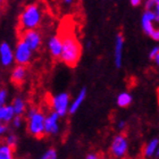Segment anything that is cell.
<instances>
[{
	"instance_id": "cell-28",
	"label": "cell",
	"mask_w": 159,
	"mask_h": 159,
	"mask_svg": "<svg viewBox=\"0 0 159 159\" xmlns=\"http://www.w3.org/2000/svg\"><path fill=\"white\" fill-rule=\"evenodd\" d=\"M8 129H7V124H3V123H0V135H3L6 134Z\"/></svg>"
},
{
	"instance_id": "cell-36",
	"label": "cell",
	"mask_w": 159,
	"mask_h": 159,
	"mask_svg": "<svg viewBox=\"0 0 159 159\" xmlns=\"http://www.w3.org/2000/svg\"><path fill=\"white\" fill-rule=\"evenodd\" d=\"M23 159H27V158H23Z\"/></svg>"
},
{
	"instance_id": "cell-13",
	"label": "cell",
	"mask_w": 159,
	"mask_h": 159,
	"mask_svg": "<svg viewBox=\"0 0 159 159\" xmlns=\"http://www.w3.org/2000/svg\"><path fill=\"white\" fill-rule=\"evenodd\" d=\"M27 75V70L26 66H20V65H16L14 67L11 73H10V80L11 82L15 84H20L23 83L26 79Z\"/></svg>"
},
{
	"instance_id": "cell-34",
	"label": "cell",
	"mask_w": 159,
	"mask_h": 159,
	"mask_svg": "<svg viewBox=\"0 0 159 159\" xmlns=\"http://www.w3.org/2000/svg\"><path fill=\"white\" fill-rule=\"evenodd\" d=\"M65 3H67V5H70V3H72V1H70V0H66V1H65Z\"/></svg>"
},
{
	"instance_id": "cell-12",
	"label": "cell",
	"mask_w": 159,
	"mask_h": 159,
	"mask_svg": "<svg viewBox=\"0 0 159 159\" xmlns=\"http://www.w3.org/2000/svg\"><path fill=\"white\" fill-rule=\"evenodd\" d=\"M15 61L14 50L8 42L0 43V64L5 67L10 66Z\"/></svg>"
},
{
	"instance_id": "cell-21",
	"label": "cell",
	"mask_w": 159,
	"mask_h": 159,
	"mask_svg": "<svg viewBox=\"0 0 159 159\" xmlns=\"http://www.w3.org/2000/svg\"><path fill=\"white\" fill-rule=\"evenodd\" d=\"M17 142H18V138L15 133H9L8 135L6 136V139H5V143L8 144L10 148H15L17 146Z\"/></svg>"
},
{
	"instance_id": "cell-31",
	"label": "cell",
	"mask_w": 159,
	"mask_h": 159,
	"mask_svg": "<svg viewBox=\"0 0 159 159\" xmlns=\"http://www.w3.org/2000/svg\"><path fill=\"white\" fill-rule=\"evenodd\" d=\"M129 3H131V6L132 7H139L142 2H141V0H131Z\"/></svg>"
},
{
	"instance_id": "cell-14",
	"label": "cell",
	"mask_w": 159,
	"mask_h": 159,
	"mask_svg": "<svg viewBox=\"0 0 159 159\" xmlns=\"http://www.w3.org/2000/svg\"><path fill=\"white\" fill-rule=\"evenodd\" d=\"M158 149H159V139L158 138H153V139L149 140L146 143V146L143 147V151H142L143 156L147 159L152 158V157H155Z\"/></svg>"
},
{
	"instance_id": "cell-9",
	"label": "cell",
	"mask_w": 159,
	"mask_h": 159,
	"mask_svg": "<svg viewBox=\"0 0 159 159\" xmlns=\"http://www.w3.org/2000/svg\"><path fill=\"white\" fill-rule=\"evenodd\" d=\"M47 48H48L50 56L53 59H60L61 52H63V39L59 34L49 38L47 42Z\"/></svg>"
},
{
	"instance_id": "cell-18",
	"label": "cell",
	"mask_w": 159,
	"mask_h": 159,
	"mask_svg": "<svg viewBox=\"0 0 159 159\" xmlns=\"http://www.w3.org/2000/svg\"><path fill=\"white\" fill-rule=\"evenodd\" d=\"M133 101L132 94L127 91H123V92L118 93V96L116 98V103L119 108H126V107L131 106V103Z\"/></svg>"
},
{
	"instance_id": "cell-27",
	"label": "cell",
	"mask_w": 159,
	"mask_h": 159,
	"mask_svg": "<svg viewBox=\"0 0 159 159\" xmlns=\"http://www.w3.org/2000/svg\"><path fill=\"white\" fill-rule=\"evenodd\" d=\"M100 158H101V157H100L97 152H89L84 159H100Z\"/></svg>"
},
{
	"instance_id": "cell-5",
	"label": "cell",
	"mask_w": 159,
	"mask_h": 159,
	"mask_svg": "<svg viewBox=\"0 0 159 159\" xmlns=\"http://www.w3.org/2000/svg\"><path fill=\"white\" fill-rule=\"evenodd\" d=\"M70 96L67 92H59L51 97L50 106L52 108V111L58 114L60 117L66 116L70 113Z\"/></svg>"
},
{
	"instance_id": "cell-22",
	"label": "cell",
	"mask_w": 159,
	"mask_h": 159,
	"mask_svg": "<svg viewBox=\"0 0 159 159\" xmlns=\"http://www.w3.org/2000/svg\"><path fill=\"white\" fill-rule=\"evenodd\" d=\"M8 99V91L6 89H0V107L6 106Z\"/></svg>"
},
{
	"instance_id": "cell-26",
	"label": "cell",
	"mask_w": 159,
	"mask_h": 159,
	"mask_svg": "<svg viewBox=\"0 0 159 159\" xmlns=\"http://www.w3.org/2000/svg\"><path fill=\"white\" fill-rule=\"evenodd\" d=\"M153 13H155V16H156V23L159 24V0H156V6H155Z\"/></svg>"
},
{
	"instance_id": "cell-16",
	"label": "cell",
	"mask_w": 159,
	"mask_h": 159,
	"mask_svg": "<svg viewBox=\"0 0 159 159\" xmlns=\"http://www.w3.org/2000/svg\"><path fill=\"white\" fill-rule=\"evenodd\" d=\"M15 116L16 115L14 113L11 105H6V106L0 107V123H3V124L11 123Z\"/></svg>"
},
{
	"instance_id": "cell-4",
	"label": "cell",
	"mask_w": 159,
	"mask_h": 159,
	"mask_svg": "<svg viewBox=\"0 0 159 159\" xmlns=\"http://www.w3.org/2000/svg\"><path fill=\"white\" fill-rule=\"evenodd\" d=\"M129 147V140H127L126 135L123 133H118V134L113 136V140H111L109 146V152L114 158L123 159L127 155Z\"/></svg>"
},
{
	"instance_id": "cell-33",
	"label": "cell",
	"mask_w": 159,
	"mask_h": 159,
	"mask_svg": "<svg viewBox=\"0 0 159 159\" xmlns=\"http://www.w3.org/2000/svg\"><path fill=\"white\" fill-rule=\"evenodd\" d=\"M155 158H159V149L157 150V152H156V155H155Z\"/></svg>"
},
{
	"instance_id": "cell-25",
	"label": "cell",
	"mask_w": 159,
	"mask_h": 159,
	"mask_svg": "<svg viewBox=\"0 0 159 159\" xmlns=\"http://www.w3.org/2000/svg\"><path fill=\"white\" fill-rule=\"evenodd\" d=\"M158 52H159V47L158 46H155L152 49L149 51V55H148V56H149V59L153 61V59L156 58V56L158 55Z\"/></svg>"
},
{
	"instance_id": "cell-6",
	"label": "cell",
	"mask_w": 159,
	"mask_h": 159,
	"mask_svg": "<svg viewBox=\"0 0 159 159\" xmlns=\"http://www.w3.org/2000/svg\"><path fill=\"white\" fill-rule=\"evenodd\" d=\"M14 57H15V63L20 66H26L27 64L32 60L33 57V50L20 39L16 43V47L14 49Z\"/></svg>"
},
{
	"instance_id": "cell-15",
	"label": "cell",
	"mask_w": 159,
	"mask_h": 159,
	"mask_svg": "<svg viewBox=\"0 0 159 159\" xmlns=\"http://www.w3.org/2000/svg\"><path fill=\"white\" fill-rule=\"evenodd\" d=\"M86 93H88V91H86V88H82V89L80 90V92L77 93V96L75 97V99H74L73 101H72V103H70V113H68V114H70V115H74L75 113H77V110L81 108L82 103L84 102V100H85Z\"/></svg>"
},
{
	"instance_id": "cell-35",
	"label": "cell",
	"mask_w": 159,
	"mask_h": 159,
	"mask_svg": "<svg viewBox=\"0 0 159 159\" xmlns=\"http://www.w3.org/2000/svg\"><path fill=\"white\" fill-rule=\"evenodd\" d=\"M100 159H109V158H107V157H101Z\"/></svg>"
},
{
	"instance_id": "cell-19",
	"label": "cell",
	"mask_w": 159,
	"mask_h": 159,
	"mask_svg": "<svg viewBox=\"0 0 159 159\" xmlns=\"http://www.w3.org/2000/svg\"><path fill=\"white\" fill-rule=\"evenodd\" d=\"M0 159H15L14 149L5 142L0 143Z\"/></svg>"
},
{
	"instance_id": "cell-23",
	"label": "cell",
	"mask_w": 159,
	"mask_h": 159,
	"mask_svg": "<svg viewBox=\"0 0 159 159\" xmlns=\"http://www.w3.org/2000/svg\"><path fill=\"white\" fill-rule=\"evenodd\" d=\"M156 6V0H147L144 2V10L146 11H153Z\"/></svg>"
},
{
	"instance_id": "cell-29",
	"label": "cell",
	"mask_w": 159,
	"mask_h": 159,
	"mask_svg": "<svg viewBox=\"0 0 159 159\" xmlns=\"http://www.w3.org/2000/svg\"><path fill=\"white\" fill-rule=\"evenodd\" d=\"M125 127H126L125 120H119V122L117 123V129H118V131H124Z\"/></svg>"
},
{
	"instance_id": "cell-20",
	"label": "cell",
	"mask_w": 159,
	"mask_h": 159,
	"mask_svg": "<svg viewBox=\"0 0 159 159\" xmlns=\"http://www.w3.org/2000/svg\"><path fill=\"white\" fill-rule=\"evenodd\" d=\"M39 159H58V153L55 148H48Z\"/></svg>"
},
{
	"instance_id": "cell-11",
	"label": "cell",
	"mask_w": 159,
	"mask_h": 159,
	"mask_svg": "<svg viewBox=\"0 0 159 159\" xmlns=\"http://www.w3.org/2000/svg\"><path fill=\"white\" fill-rule=\"evenodd\" d=\"M124 44H125V38L122 32H118L115 38V46H114V63L117 68L122 67Z\"/></svg>"
},
{
	"instance_id": "cell-32",
	"label": "cell",
	"mask_w": 159,
	"mask_h": 159,
	"mask_svg": "<svg viewBox=\"0 0 159 159\" xmlns=\"http://www.w3.org/2000/svg\"><path fill=\"white\" fill-rule=\"evenodd\" d=\"M153 63H155V65H156V66H159V52H158V55L156 56V58L153 59Z\"/></svg>"
},
{
	"instance_id": "cell-8",
	"label": "cell",
	"mask_w": 159,
	"mask_h": 159,
	"mask_svg": "<svg viewBox=\"0 0 159 159\" xmlns=\"http://www.w3.org/2000/svg\"><path fill=\"white\" fill-rule=\"evenodd\" d=\"M61 117L56 114L55 111H50L46 116V122H44V134L46 135H56L59 133L60 125L59 120Z\"/></svg>"
},
{
	"instance_id": "cell-7",
	"label": "cell",
	"mask_w": 159,
	"mask_h": 159,
	"mask_svg": "<svg viewBox=\"0 0 159 159\" xmlns=\"http://www.w3.org/2000/svg\"><path fill=\"white\" fill-rule=\"evenodd\" d=\"M22 40L30 47L31 49L35 51L39 50L40 47L42 46V35L38 30H29L23 31Z\"/></svg>"
},
{
	"instance_id": "cell-24",
	"label": "cell",
	"mask_w": 159,
	"mask_h": 159,
	"mask_svg": "<svg viewBox=\"0 0 159 159\" xmlns=\"http://www.w3.org/2000/svg\"><path fill=\"white\" fill-rule=\"evenodd\" d=\"M11 124H13V126L15 129H20V126H22V124H23V118H22V116H15V118L13 119Z\"/></svg>"
},
{
	"instance_id": "cell-10",
	"label": "cell",
	"mask_w": 159,
	"mask_h": 159,
	"mask_svg": "<svg viewBox=\"0 0 159 159\" xmlns=\"http://www.w3.org/2000/svg\"><path fill=\"white\" fill-rule=\"evenodd\" d=\"M155 23H156L155 13L153 11H146V10H143L142 16H141V26H142L143 32L148 37H151L153 32L156 31L157 27L155 26Z\"/></svg>"
},
{
	"instance_id": "cell-1",
	"label": "cell",
	"mask_w": 159,
	"mask_h": 159,
	"mask_svg": "<svg viewBox=\"0 0 159 159\" xmlns=\"http://www.w3.org/2000/svg\"><path fill=\"white\" fill-rule=\"evenodd\" d=\"M63 39V52L60 60L70 67L76 66L82 56V46L77 39L76 34L72 31H67L60 34Z\"/></svg>"
},
{
	"instance_id": "cell-2",
	"label": "cell",
	"mask_w": 159,
	"mask_h": 159,
	"mask_svg": "<svg viewBox=\"0 0 159 159\" xmlns=\"http://www.w3.org/2000/svg\"><path fill=\"white\" fill-rule=\"evenodd\" d=\"M42 22V9L38 3H29L20 15V27L24 31L37 30Z\"/></svg>"
},
{
	"instance_id": "cell-3",
	"label": "cell",
	"mask_w": 159,
	"mask_h": 159,
	"mask_svg": "<svg viewBox=\"0 0 159 159\" xmlns=\"http://www.w3.org/2000/svg\"><path fill=\"white\" fill-rule=\"evenodd\" d=\"M27 132L34 138H42L44 135V122L46 116L44 113L35 107L27 109Z\"/></svg>"
},
{
	"instance_id": "cell-17",
	"label": "cell",
	"mask_w": 159,
	"mask_h": 159,
	"mask_svg": "<svg viewBox=\"0 0 159 159\" xmlns=\"http://www.w3.org/2000/svg\"><path fill=\"white\" fill-rule=\"evenodd\" d=\"M11 107L14 109V113L16 116H22L26 110V102L22 97H16L14 98L13 102H11Z\"/></svg>"
},
{
	"instance_id": "cell-30",
	"label": "cell",
	"mask_w": 159,
	"mask_h": 159,
	"mask_svg": "<svg viewBox=\"0 0 159 159\" xmlns=\"http://www.w3.org/2000/svg\"><path fill=\"white\" fill-rule=\"evenodd\" d=\"M150 38H151L153 41H159V27H157L156 31L153 32V34Z\"/></svg>"
}]
</instances>
